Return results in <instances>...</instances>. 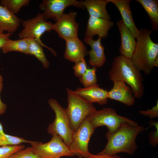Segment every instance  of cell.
<instances>
[{"label": "cell", "mask_w": 158, "mask_h": 158, "mask_svg": "<svg viewBox=\"0 0 158 158\" xmlns=\"http://www.w3.org/2000/svg\"><path fill=\"white\" fill-rule=\"evenodd\" d=\"M144 130L143 126H139L135 121L124 124L113 133L106 134L107 143L103 150L98 154L114 155L123 152L133 154L137 148L136 138Z\"/></svg>", "instance_id": "cell-1"}, {"label": "cell", "mask_w": 158, "mask_h": 158, "mask_svg": "<svg viewBox=\"0 0 158 158\" xmlns=\"http://www.w3.org/2000/svg\"><path fill=\"white\" fill-rule=\"evenodd\" d=\"M137 39L135 49L131 59L137 70L148 75L158 66V44L151 39V30L144 28Z\"/></svg>", "instance_id": "cell-2"}, {"label": "cell", "mask_w": 158, "mask_h": 158, "mask_svg": "<svg viewBox=\"0 0 158 158\" xmlns=\"http://www.w3.org/2000/svg\"><path fill=\"white\" fill-rule=\"evenodd\" d=\"M109 79L113 82L123 80L130 87L135 98H141L145 90L144 78L135 66L131 59L121 55L115 57L109 72Z\"/></svg>", "instance_id": "cell-3"}, {"label": "cell", "mask_w": 158, "mask_h": 158, "mask_svg": "<svg viewBox=\"0 0 158 158\" xmlns=\"http://www.w3.org/2000/svg\"><path fill=\"white\" fill-rule=\"evenodd\" d=\"M68 104L66 109L71 127L75 132L84 121L96 110L92 103L66 88Z\"/></svg>", "instance_id": "cell-4"}, {"label": "cell", "mask_w": 158, "mask_h": 158, "mask_svg": "<svg viewBox=\"0 0 158 158\" xmlns=\"http://www.w3.org/2000/svg\"><path fill=\"white\" fill-rule=\"evenodd\" d=\"M48 103L55 114L54 120L47 128L48 133L51 135L60 136L68 147L72 140L74 133L72 130L66 109L62 107L56 99L48 100Z\"/></svg>", "instance_id": "cell-5"}, {"label": "cell", "mask_w": 158, "mask_h": 158, "mask_svg": "<svg viewBox=\"0 0 158 158\" xmlns=\"http://www.w3.org/2000/svg\"><path fill=\"white\" fill-rule=\"evenodd\" d=\"M21 22L23 28L18 33L20 39L33 37L42 47L47 48L54 55L56 56L55 51L44 44L41 40V37L44 33L53 30V24L52 23L45 20L42 13H38L31 19L21 20Z\"/></svg>", "instance_id": "cell-6"}, {"label": "cell", "mask_w": 158, "mask_h": 158, "mask_svg": "<svg viewBox=\"0 0 158 158\" xmlns=\"http://www.w3.org/2000/svg\"><path fill=\"white\" fill-rule=\"evenodd\" d=\"M87 118L95 129L99 126H106L108 130L106 134H108L113 133L124 124L134 121L118 115L114 109L109 107L96 110Z\"/></svg>", "instance_id": "cell-7"}, {"label": "cell", "mask_w": 158, "mask_h": 158, "mask_svg": "<svg viewBox=\"0 0 158 158\" xmlns=\"http://www.w3.org/2000/svg\"><path fill=\"white\" fill-rule=\"evenodd\" d=\"M52 135L51 139L47 142L34 141L31 144L34 151L40 158H59L75 155L60 136L56 134Z\"/></svg>", "instance_id": "cell-8"}, {"label": "cell", "mask_w": 158, "mask_h": 158, "mask_svg": "<svg viewBox=\"0 0 158 158\" xmlns=\"http://www.w3.org/2000/svg\"><path fill=\"white\" fill-rule=\"evenodd\" d=\"M95 129L86 118L74 133L69 147L75 155L81 158H90L88 146L90 139Z\"/></svg>", "instance_id": "cell-9"}, {"label": "cell", "mask_w": 158, "mask_h": 158, "mask_svg": "<svg viewBox=\"0 0 158 158\" xmlns=\"http://www.w3.org/2000/svg\"><path fill=\"white\" fill-rule=\"evenodd\" d=\"M71 6L83 9L85 8L81 1L76 0H44L39 7L44 11L42 14L45 20L52 19L56 22L64 13L66 8Z\"/></svg>", "instance_id": "cell-10"}, {"label": "cell", "mask_w": 158, "mask_h": 158, "mask_svg": "<svg viewBox=\"0 0 158 158\" xmlns=\"http://www.w3.org/2000/svg\"><path fill=\"white\" fill-rule=\"evenodd\" d=\"M77 14L72 11L68 13H63L61 17L53 24V30L61 39L78 37L79 24L75 21Z\"/></svg>", "instance_id": "cell-11"}, {"label": "cell", "mask_w": 158, "mask_h": 158, "mask_svg": "<svg viewBox=\"0 0 158 158\" xmlns=\"http://www.w3.org/2000/svg\"><path fill=\"white\" fill-rule=\"evenodd\" d=\"M116 25L121 35V44L119 48L120 55L131 59L136 46L135 38L122 20L117 21Z\"/></svg>", "instance_id": "cell-12"}, {"label": "cell", "mask_w": 158, "mask_h": 158, "mask_svg": "<svg viewBox=\"0 0 158 158\" xmlns=\"http://www.w3.org/2000/svg\"><path fill=\"white\" fill-rule=\"evenodd\" d=\"M113 82V87L108 92V99L118 101L127 106L133 105L135 99L131 88L123 80Z\"/></svg>", "instance_id": "cell-13"}, {"label": "cell", "mask_w": 158, "mask_h": 158, "mask_svg": "<svg viewBox=\"0 0 158 158\" xmlns=\"http://www.w3.org/2000/svg\"><path fill=\"white\" fill-rule=\"evenodd\" d=\"M64 40L66 47L64 57L65 59L75 63L84 59L88 54L86 47L78 37Z\"/></svg>", "instance_id": "cell-14"}, {"label": "cell", "mask_w": 158, "mask_h": 158, "mask_svg": "<svg viewBox=\"0 0 158 158\" xmlns=\"http://www.w3.org/2000/svg\"><path fill=\"white\" fill-rule=\"evenodd\" d=\"M101 38L99 37L96 40L93 38L85 37L83 40L85 42L91 47L88 51L89 56V62L92 67L100 68L105 63L106 58L104 52V47L101 42Z\"/></svg>", "instance_id": "cell-15"}, {"label": "cell", "mask_w": 158, "mask_h": 158, "mask_svg": "<svg viewBox=\"0 0 158 158\" xmlns=\"http://www.w3.org/2000/svg\"><path fill=\"white\" fill-rule=\"evenodd\" d=\"M114 25V22L104 19L89 16L85 32V37L93 38L97 35L102 38L107 37L110 29Z\"/></svg>", "instance_id": "cell-16"}, {"label": "cell", "mask_w": 158, "mask_h": 158, "mask_svg": "<svg viewBox=\"0 0 158 158\" xmlns=\"http://www.w3.org/2000/svg\"><path fill=\"white\" fill-rule=\"evenodd\" d=\"M75 91L78 95L92 103H97L103 105L108 102V91L100 88L97 84L86 87H78Z\"/></svg>", "instance_id": "cell-17"}, {"label": "cell", "mask_w": 158, "mask_h": 158, "mask_svg": "<svg viewBox=\"0 0 158 158\" xmlns=\"http://www.w3.org/2000/svg\"><path fill=\"white\" fill-rule=\"evenodd\" d=\"M108 1L113 4L117 7L122 17V20L125 25L137 38L140 32L134 21L132 12L130 5V0H107Z\"/></svg>", "instance_id": "cell-18"}, {"label": "cell", "mask_w": 158, "mask_h": 158, "mask_svg": "<svg viewBox=\"0 0 158 158\" xmlns=\"http://www.w3.org/2000/svg\"><path fill=\"white\" fill-rule=\"evenodd\" d=\"M81 1L89 16L111 20L110 16L106 8L109 3L107 0H85Z\"/></svg>", "instance_id": "cell-19"}, {"label": "cell", "mask_w": 158, "mask_h": 158, "mask_svg": "<svg viewBox=\"0 0 158 158\" xmlns=\"http://www.w3.org/2000/svg\"><path fill=\"white\" fill-rule=\"evenodd\" d=\"M21 23V19L0 5V29L13 33L18 30Z\"/></svg>", "instance_id": "cell-20"}, {"label": "cell", "mask_w": 158, "mask_h": 158, "mask_svg": "<svg viewBox=\"0 0 158 158\" xmlns=\"http://www.w3.org/2000/svg\"><path fill=\"white\" fill-rule=\"evenodd\" d=\"M142 5L148 14L152 30L158 31V1L157 0H136Z\"/></svg>", "instance_id": "cell-21"}, {"label": "cell", "mask_w": 158, "mask_h": 158, "mask_svg": "<svg viewBox=\"0 0 158 158\" xmlns=\"http://www.w3.org/2000/svg\"><path fill=\"white\" fill-rule=\"evenodd\" d=\"M27 38L29 55L35 56L42 63L44 68H48L49 62L45 56L42 47L34 38Z\"/></svg>", "instance_id": "cell-22"}, {"label": "cell", "mask_w": 158, "mask_h": 158, "mask_svg": "<svg viewBox=\"0 0 158 158\" xmlns=\"http://www.w3.org/2000/svg\"><path fill=\"white\" fill-rule=\"evenodd\" d=\"M1 49L3 53L4 54L9 52L16 51L29 55L27 38L16 40L9 39Z\"/></svg>", "instance_id": "cell-23"}, {"label": "cell", "mask_w": 158, "mask_h": 158, "mask_svg": "<svg viewBox=\"0 0 158 158\" xmlns=\"http://www.w3.org/2000/svg\"><path fill=\"white\" fill-rule=\"evenodd\" d=\"M33 141L7 134L4 132V130H0V146L18 145L24 143L31 144Z\"/></svg>", "instance_id": "cell-24"}, {"label": "cell", "mask_w": 158, "mask_h": 158, "mask_svg": "<svg viewBox=\"0 0 158 158\" xmlns=\"http://www.w3.org/2000/svg\"><path fill=\"white\" fill-rule=\"evenodd\" d=\"M1 5L4 7L10 12L15 14L20 11L23 6H27L29 0H1Z\"/></svg>", "instance_id": "cell-25"}, {"label": "cell", "mask_w": 158, "mask_h": 158, "mask_svg": "<svg viewBox=\"0 0 158 158\" xmlns=\"http://www.w3.org/2000/svg\"><path fill=\"white\" fill-rule=\"evenodd\" d=\"M97 67H92L88 68L85 73L79 78L80 81L85 87H89L96 85L97 82L96 71Z\"/></svg>", "instance_id": "cell-26"}, {"label": "cell", "mask_w": 158, "mask_h": 158, "mask_svg": "<svg viewBox=\"0 0 158 158\" xmlns=\"http://www.w3.org/2000/svg\"><path fill=\"white\" fill-rule=\"evenodd\" d=\"M23 145L0 146V158H9L13 154L24 148Z\"/></svg>", "instance_id": "cell-27"}, {"label": "cell", "mask_w": 158, "mask_h": 158, "mask_svg": "<svg viewBox=\"0 0 158 158\" xmlns=\"http://www.w3.org/2000/svg\"><path fill=\"white\" fill-rule=\"evenodd\" d=\"M9 158H40L32 147H28L13 154Z\"/></svg>", "instance_id": "cell-28"}, {"label": "cell", "mask_w": 158, "mask_h": 158, "mask_svg": "<svg viewBox=\"0 0 158 158\" xmlns=\"http://www.w3.org/2000/svg\"><path fill=\"white\" fill-rule=\"evenodd\" d=\"M73 68L75 75L80 78L85 73L88 68L87 62L84 59L75 63Z\"/></svg>", "instance_id": "cell-29"}, {"label": "cell", "mask_w": 158, "mask_h": 158, "mask_svg": "<svg viewBox=\"0 0 158 158\" xmlns=\"http://www.w3.org/2000/svg\"><path fill=\"white\" fill-rule=\"evenodd\" d=\"M151 126L154 125L155 127L156 130L152 131L149 136V142L153 147L156 146L158 142V121H151L149 123Z\"/></svg>", "instance_id": "cell-30"}, {"label": "cell", "mask_w": 158, "mask_h": 158, "mask_svg": "<svg viewBox=\"0 0 158 158\" xmlns=\"http://www.w3.org/2000/svg\"><path fill=\"white\" fill-rule=\"evenodd\" d=\"M156 105L151 109L146 110H140L139 113L141 115L148 116L150 118H153L158 117V100L156 101Z\"/></svg>", "instance_id": "cell-31"}, {"label": "cell", "mask_w": 158, "mask_h": 158, "mask_svg": "<svg viewBox=\"0 0 158 158\" xmlns=\"http://www.w3.org/2000/svg\"><path fill=\"white\" fill-rule=\"evenodd\" d=\"M4 31L0 29V49L5 45L13 34L9 32L4 33Z\"/></svg>", "instance_id": "cell-32"}, {"label": "cell", "mask_w": 158, "mask_h": 158, "mask_svg": "<svg viewBox=\"0 0 158 158\" xmlns=\"http://www.w3.org/2000/svg\"><path fill=\"white\" fill-rule=\"evenodd\" d=\"M90 158H122V157L116 154L106 155L99 154L96 155L91 154Z\"/></svg>", "instance_id": "cell-33"}, {"label": "cell", "mask_w": 158, "mask_h": 158, "mask_svg": "<svg viewBox=\"0 0 158 158\" xmlns=\"http://www.w3.org/2000/svg\"><path fill=\"white\" fill-rule=\"evenodd\" d=\"M3 88L2 82H0V94ZM7 108V105L1 101L0 97V115L5 113Z\"/></svg>", "instance_id": "cell-34"}, {"label": "cell", "mask_w": 158, "mask_h": 158, "mask_svg": "<svg viewBox=\"0 0 158 158\" xmlns=\"http://www.w3.org/2000/svg\"><path fill=\"white\" fill-rule=\"evenodd\" d=\"M3 81V77L0 74V82H2Z\"/></svg>", "instance_id": "cell-35"}, {"label": "cell", "mask_w": 158, "mask_h": 158, "mask_svg": "<svg viewBox=\"0 0 158 158\" xmlns=\"http://www.w3.org/2000/svg\"></svg>", "instance_id": "cell-36"}]
</instances>
